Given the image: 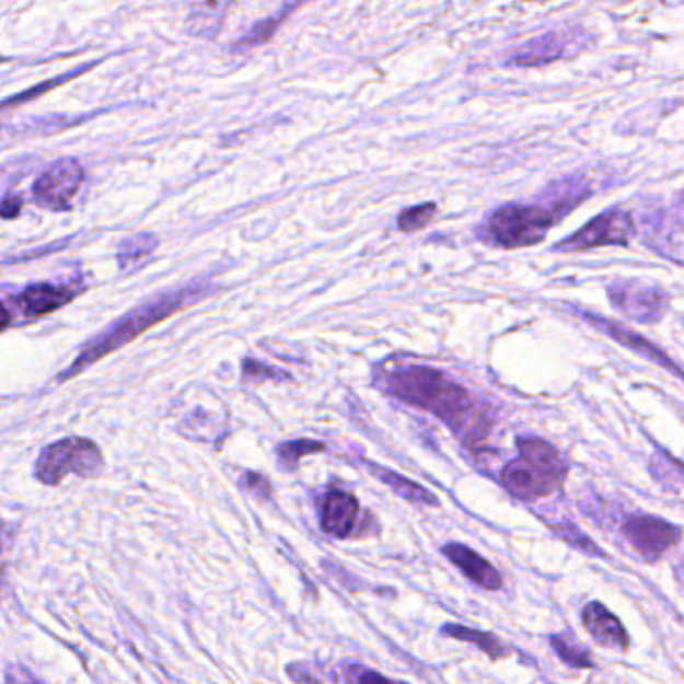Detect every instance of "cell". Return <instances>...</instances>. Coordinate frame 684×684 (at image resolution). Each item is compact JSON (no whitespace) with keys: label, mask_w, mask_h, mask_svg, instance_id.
I'll return each mask as SVG.
<instances>
[{"label":"cell","mask_w":684,"mask_h":684,"mask_svg":"<svg viewBox=\"0 0 684 684\" xmlns=\"http://www.w3.org/2000/svg\"><path fill=\"white\" fill-rule=\"evenodd\" d=\"M553 187L556 195L550 197V205L508 204L498 207L484 225L488 240L506 250L541 243L560 217L589 197L584 181H560Z\"/></svg>","instance_id":"obj_1"},{"label":"cell","mask_w":684,"mask_h":684,"mask_svg":"<svg viewBox=\"0 0 684 684\" xmlns=\"http://www.w3.org/2000/svg\"><path fill=\"white\" fill-rule=\"evenodd\" d=\"M387 385L399 399L430 409L452 426L464 420L474 408V399L462 385L432 368L411 366L399 370L387 380Z\"/></svg>","instance_id":"obj_2"},{"label":"cell","mask_w":684,"mask_h":684,"mask_svg":"<svg viewBox=\"0 0 684 684\" xmlns=\"http://www.w3.org/2000/svg\"><path fill=\"white\" fill-rule=\"evenodd\" d=\"M192 291L183 289V291L165 293L161 298H155V300L147 301L143 305L135 308L125 317H120L117 324L111 325L105 334L91 339L84 346L81 356L72 361L71 368L60 375V380H69L72 375H77L81 370H84V368L93 366L96 360L105 358L111 351L127 346L135 337L141 336L143 332L151 329L159 322L167 320L173 313L181 310L183 305H187V301H192Z\"/></svg>","instance_id":"obj_3"},{"label":"cell","mask_w":684,"mask_h":684,"mask_svg":"<svg viewBox=\"0 0 684 684\" xmlns=\"http://www.w3.org/2000/svg\"><path fill=\"white\" fill-rule=\"evenodd\" d=\"M520 457L502 469V484L508 492L522 500H536L556 492L566 478V466L554 445L526 438L518 444Z\"/></svg>","instance_id":"obj_4"},{"label":"cell","mask_w":684,"mask_h":684,"mask_svg":"<svg viewBox=\"0 0 684 684\" xmlns=\"http://www.w3.org/2000/svg\"><path fill=\"white\" fill-rule=\"evenodd\" d=\"M103 469V454L98 445L86 438H67L57 444H50L40 452L36 460V480L57 486L65 476H95Z\"/></svg>","instance_id":"obj_5"},{"label":"cell","mask_w":684,"mask_h":684,"mask_svg":"<svg viewBox=\"0 0 684 684\" xmlns=\"http://www.w3.org/2000/svg\"><path fill=\"white\" fill-rule=\"evenodd\" d=\"M635 233V221L630 213L623 209H611L606 213L594 217L584 228L578 229L575 235L560 241L554 252L577 253L589 252L594 247L606 245H628Z\"/></svg>","instance_id":"obj_6"},{"label":"cell","mask_w":684,"mask_h":684,"mask_svg":"<svg viewBox=\"0 0 684 684\" xmlns=\"http://www.w3.org/2000/svg\"><path fill=\"white\" fill-rule=\"evenodd\" d=\"M83 167L77 159H60L35 181L33 192L36 204L53 211L69 209L79 187L83 185Z\"/></svg>","instance_id":"obj_7"},{"label":"cell","mask_w":684,"mask_h":684,"mask_svg":"<svg viewBox=\"0 0 684 684\" xmlns=\"http://www.w3.org/2000/svg\"><path fill=\"white\" fill-rule=\"evenodd\" d=\"M614 308L640 324H657L669 308L671 298L661 288L628 281L608 289Z\"/></svg>","instance_id":"obj_8"},{"label":"cell","mask_w":684,"mask_h":684,"mask_svg":"<svg viewBox=\"0 0 684 684\" xmlns=\"http://www.w3.org/2000/svg\"><path fill=\"white\" fill-rule=\"evenodd\" d=\"M623 532L638 554L652 560L661 558L681 541V529L657 517H630Z\"/></svg>","instance_id":"obj_9"},{"label":"cell","mask_w":684,"mask_h":684,"mask_svg":"<svg viewBox=\"0 0 684 684\" xmlns=\"http://www.w3.org/2000/svg\"><path fill=\"white\" fill-rule=\"evenodd\" d=\"M582 623L601 647L628 650L630 640L625 625L602 602H590L582 608Z\"/></svg>","instance_id":"obj_10"},{"label":"cell","mask_w":684,"mask_h":684,"mask_svg":"<svg viewBox=\"0 0 684 684\" xmlns=\"http://www.w3.org/2000/svg\"><path fill=\"white\" fill-rule=\"evenodd\" d=\"M360 518V502L349 492H329L322 512V529L336 538L353 534Z\"/></svg>","instance_id":"obj_11"},{"label":"cell","mask_w":684,"mask_h":684,"mask_svg":"<svg viewBox=\"0 0 684 684\" xmlns=\"http://www.w3.org/2000/svg\"><path fill=\"white\" fill-rule=\"evenodd\" d=\"M442 553L454 563V565L466 575V577L476 582L484 590H500L505 580L502 575L496 570V566L490 565L486 558H482L480 554L469 550L464 544H445Z\"/></svg>","instance_id":"obj_12"},{"label":"cell","mask_w":684,"mask_h":684,"mask_svg":"<svg viewBox=\"0 0 684 684\" xmlns=\"http://www.w3.org/2000/svg\"><path fill=\"white\" fill-rule=\"evenodd\" d=\"M233 0H193L189 19H187V31L193 36L201 38H216L225 23L229 9Z\"/></svg>","instance_id":"obj_13"},{"label":"cell","mask_w":684,"mask_h":684,"mask_svg":"<svg viewBox=\"0 0 684 684\" xmlns=\"http://www.w3.org/2000/svg\"><path fill=\"white\" fill-rule=\"evenodd\" d=\"M72 300L71 289L62 286H48V283H36L24 289L23 293L16 298V305L24 315L40 317L45 313L57 312L62 305H67Z\"/></svg>","instance_id":"obj_14"},{"label":"cell","mask_w":684,"mask_h":684,"mask_svg":"<svg viewBox=\"0 0 684 684\" xmlns=\"http://www.w3.org/2000/svg\"><path fill=\"white\" fill-rule=\"evenodd\" d=\"M587 320H590L596 327H601L602 334L613 337V339H616L618 344H623L626 348L635 349L640 356H645V358H649V360L657 361V363H661L664 368L673 370L674 375L681 378V370L674 366L673 360L666 358L661 349L657 348L654 344H650L649 339L638 336L637 332H630V329H626L623 325L606 322V320H604V322H599V320L592 317V313H587Z\"/></svg>","instance_id":"obj_15"},{"label":"cell","mask_w":684,"mask_h":684,"mask_svg":"<svg viewBox=\"0 0 684 684\" xmlns=\"http://www.w3.org/2000/svg\"><path fill=\"white\" fill-rule=\"evenodd\" d=\"M566 53H568V43L565 36L548 33L541 38H534L526 47L520 48V53L512 59V62L524 65V67H536V65H546V62L563 59Z\"/></svg>","instance_id":"obj_16"},{"label":"cell","mask_w":684,"mask_h":684,"mask_svg":"<svg viewBox=\"0 0 684 684\" xmlns=\"http://www.w3.org/2000/svg\"><path fill=\"white\" fill-rule=\"evenodd\" d=\"M370 469L375 474V478L384 482L385 486H390L397 496L406 498L414 505L438 506L440 500L433 496L430 490H426L420 484H416L414 480L404 478L402 474H396L392 469L380 468V466H373L370 464Z\"/></svg>","instance_id":"obj_17"},{"label":"cell","mask_w":684,"mask_h":684,"mask_svg":"<svg viewBox=\"0 0 684 684\" xmlns=\"http://www.w3.org/2000/svg\"><path fill=\"white\" fill-rule=\"evenodd\" d=\"M442 633H445L450 638L462 640V642L476 645V647H478L482 652H486L490 659H502V657L508 654L505 645H502L498 638L494 637V635H488V633H482V630H474V628H468V626L460 625H445L444 628H442Z\"/></svg>","instance_id":"obj_18"},{"label":"cell","mask_w":684,"mask_h":684,"mask_svg":"<svg viewBox=\"0 0 684 684\" xmlns=\"http://www.w3.org/2000/svg\"><path fill=\"white\" fill-rule=\"evenodd\" d=\"M156 237L151 233H137L127 240L120 241L119 245V265L125 269L129 265L137 264L144 259L147 255L155 252Z\"/></svg>","instance_id":"obj_19"},{"label":"cell","mask_w":684,"mask_h":684,"mask_svg":"<svg viewBox=\"0 0 684 684\" xmlns=\"http://www.w3.org/2000/svg\"><path fill=\"white\" fill-rule=\"evenodd\" d=\"M550 645L556 650V654L566 662L568 666L572 669H592L594 662L590 659L589 652L584 649H580L577 642L568 640V638L553 637L550 638Z\"/></svg>","instance_id":"obj_20"},{"label":"cell","mask_w":684,"mask_h":684,"mask_svg":"<svg viewBox=\"0 0 684 684\" xmlns=\"http://www.w3.org/2000/svg\"><path fill=\"white\" fill-rule=\"evenodd\" d=\"M325 445L322 442H313V440H298V442H286L279 445V457H281V466L293 468L301 457L315 452H324Z\"/></svg>","instance_id":"obj_21"},{"label":"cell","mask_w":684,"mask_h":684,"mask_svg":"<svg viewBox=\"0 0 684 684\" xmlns=\"http://www.w3.org/2000/svg\"><path fill=\"white\" fill-rule=\"evenodd\" d=\"M436 216V204H421L416 207H408L406 211H402V216L397 219V225L402 231H420L426 228Z\"/></svg>","instance_id":"obj_22"},{"label":"cell","mask_w":684,"mask_h":684,"mask_svg":"<svg viewBox=\"0 0 684 684\" xmlns=\"http://www.w3.org/2000/svg\"><path fill=\"white\" fill-rule=\"evenodd\" d=\"M554 532L563 538V541L568 542V544H575L578 550H582V553L594 554V556H602V550L594 544V542L590 541L587 534H582L580 530L575 526V524H570V522H563V524H556L553 526Z\"/></svg>","instance_id":"obj_23"},{"label":"cell","mask_w":684,"mask_h":684,"mask_svg":"<svg viewBox=\"0 0 684 684\" xmlns=\"http://www.w3.org/2000/svg\"><path fill=\"white\" fill-rule=\"evenodd\" d=\"M241 486H243L247 492L253 494L255 498H259V500H267V498L271 496L269 482L265 480L264 476L253 474V472H247V474L241 478Z\"/></svg>","instance_id":"obj_24"},{"label":"cell","mask_w":684,"mask_h":684,"mask_svg":"<svg viewBox=\"0 0 684 684\" xmlns=\"http://www.w3.org/2000/svg\"><path fill=\"white\" fill-rule=\"evenodd\" d=\"M344 679L349 681V683H368V681H375V683H380V681H387L385 676H382L380 673H372V671H366V669H360V666H351L344 674Z\"/></svg>","instance_id":"obj_25"},{"label":"cell","mask_w":684,"mask_h":684,"mask_svg":"<svg viewBox=\"0 0 684 684\" xmlns=\"http://www.w3.org/2000/svg\"><path fill=\"white\" fill-rule=\"evenodd\" d=\"M21 209H23V197L21 195H9V197H4L0 201V217H4V219L19 217Z\"/></svg>","instance_id":"obj_26"},{"label":"cell","mask_w":684,"mask_h":684,"mask_svg":"<svg viewBox=\"0 0 684 684\" xmlns=\"http://www.w3.org/2000/svg\"><path fill=\"white\" fill-rule=\"evenodd\" d=\"M9 325H11V315H9V312L4 310V305L0 303V332H2V329H7Z\"/></svg>","instance_id":"obj_27"}]
</instances>
